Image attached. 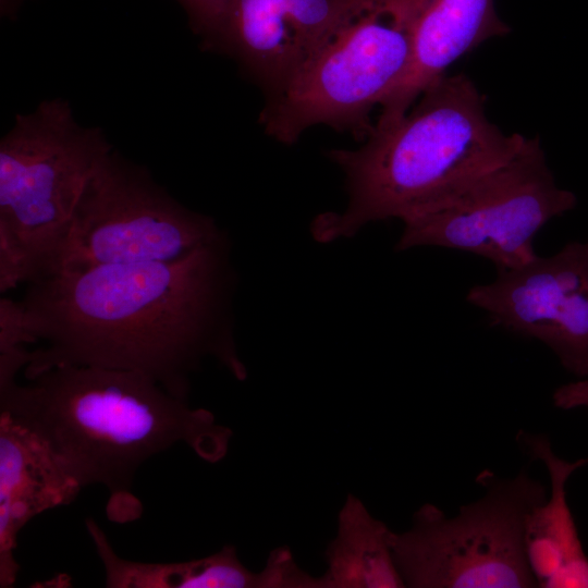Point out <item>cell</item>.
Instances as JSON below:
<instances>
[{
    "instance_id": "1",
    "label": "cell",
    "mask_w": 588,
    "mask_h": 588,
    "mask_svg": "<svg viewBox=\"0 0 588 588\" xmlns=\"http://www.w3.org/2000/svg\"><path fill=\"white\" fill-rule=\"evenodd\" d=\"M224 240L168 261L58 268L19 301L29 345L23 375L60 365L144 372L187 399L206 356L244 379L228 318Z\"/></svg>"
},
{
    "instance_id": "2",
    "label": "cell",
    "mask_w": 588,
    "mask_h": 588,
    "mask_svg": "<svg viewBox=\"0 0 588 588\" xmlns=\"http://www.w3.org/2000/svg\"><path fill=\"white\" fill-rule=\"evenodd\" d=\"M23 377L0 376V411L41 434L83 488L106 487L113 520L140 515L132 482L154 455L180 442L209 463L228 452L230 428L144 372L60 365Z\"/></svg>"
},
{
    "instance_id": "3",
    "label": "cell",
    "mask_w": 588,
    "mask_h": 588,
    "mask_svg": "<svg viewBox=\"0 0 588 588\" xmlns=\"http://www.w3.org/2000/svg\"><path fill=\"white\" fill-rule=\"evenodd\" d=\"M485 100L468 76L445 74L359 147L329 151L345 175L348 203L344 212L315 220L316 238L331 242L369 222L434 209L513 157L527 137L502 132Z\"/></svg>"
},
{
    "instance_id": "4",
    "label": "cell",
    "mask_w": 588,
    "mask_h": 588,
    "mask_svg": "<svg viewBox=\"0 0 588 588\" xmlns=\"http://www.w3.org/2000/svg\"><path fill=\"white\" fill-rule=\"evenodd\" d=\"M113 150L56 97L17 113L0 140V291L50 272L90 177Z\"/></svg>"
},
{
    "instance_id": "5",
    "label": "cell",
    "mask_w": 588,
    "mask_h": 588,
    "mask_svg": "<svg viewBox=\"0 0 588 588\" xmlns=\"http://www.w3.org/2000/svg\"><path fill=\"white\" fill-rule=\"evenodd\" d=\"M426 0H365L344 25L274 96L259 124L282 144L326 125L363 142L371 111L405 74Z\"/></svg>"
},
{
    "instance_id": "6",
    "label": "cell",
    "mask_w": 588,
    "mask_h": 588,
    "mask_svg": "<svg viewBox=\"0 0 588 588\" xmlns=\"http://www.w3.org/2000/svg\"><path fill=\"white\" fill-rule=\"evenodd\" d=\"M486 494L448 517L424 504L407 531L393 532L392 549L405 587H537L525 549L528 513L547 500L546 487L523 469L500 479L483 470Z\"/></svg>"
},
{
    "instance_id": "7",
    "label": "cell",
    "mask_w": 588,
    "mask_h": 588,
    "mask_svg": "<svg viewBox=\"0 0 588 588\" xmlns=\"http://www.w3.org/2000/svg\"><path fill=\"white\" fill-rule=\"evenodd\" d=\"M574 193L556 184L539 137L443 205L403 221L396 249L438 246L491 261L497 271L537 256L534 240L574 209Z\"/></svg>"
},
{
    "instance_id": "8",
    "label": "cell",
    "mask_w": 588,
    "mask_h": 588,
    "mask_svg": "<svg viewBox=\"0 0 588 588\" xmlns=\"http://www.w3.org/2000/svg\"><path fill=\"white\" fill-rule=\"evenodd\" d=\"M222 238L212 218L113 149L85 187L52 270L177 260Z\"/></svg>"
},
{
    "instance_id": "9",
    "label": "cell",
    "mask_w": 588,
    "mask_h": 588,
    "mask_svg": "<svg viewBox=\"0 0 588 588\" xmlns=\"http://www.w3.org/2000/svg\"><path fill=\"white\" fill-rule=\"evenodd\" d=\"M466 299L493 326L540 341L566 370L588 378V241L500 270Z\"/></svg>"
},
{
    "instance_id": "10",
    "label": "cell",
    "mask_w": 588,
    "mask_h": 588,
    "mask_svg": "<svg viewBox=\"0 0 588 588\" xmlns=\"http://www.w3.org/2000/svg\"><path fill=\"white\" fill-rule=\"evenodd\" d=\"M365 0H232L205 51L232 59L267 99L277 95Z\"/></svg>"
},
{
    "instance_id": "11",
    "label": "cell",
    "mask_w": 588,
    "mask_h": 588,
    "mask_svg": "<svg viewBox=\"0 0 588 588\" xmlns=\"http://www.w3.org/2000/svg\"><path fill=\"white\" fill-rule=\"evenodd\" d=\"M82 485L37 431L0 411V587H13L17 536L42 512L72 503Z\"/></svg>"
},
{
    "instance_id": "12",
    "label": "cell",
    "mask_w": 588,
    "mask_h": 588,
    "mask_svg": "<svg viewBox=\"0 0 588 588\" xmlns=\"http://www.w3.org/2000/svg\"><path fill=\"white\" fill-rule=\"evenodd\" d=\"M510 30L498 15L494 0H426L415 26L407 70L380 105L375 125L401 119L454 61Z\"/></svg>"
},
{
    "instance_id": "13",
    "label": "cell",
    "mask_w": 588,
    "mask_h": 588,
    "mask_svg": "<svg viewBox=\"0 0 588 588\" xmlns=\"http://www.w3.org/2000/svg\"><path fill=\"white\" fill-rule=\"evenodd\" d=\"M518 443L549 473L550 497L536 505L525 522V549L537 583L542 588H588V556L567 504L566 483L588 458L565 461L554 454L547 437L520 431Z\"/></svg>"
},
{
    "instance_id": "14",
    "label": "cell",
    "mask_w": 588,
    "mask_h": 588,
    "mask_svg": "<svg viewBox=\"0 0 588 588\" xmlns=\"http://www.w3.org/2000/svg\"><path fill=\"white\" fill-rule=\"evenodd\" d=\"M393 532L350 494L324 553L327 571L319 577L320 588L405 587L394 560Z\"/></svg>"
},
{
    "instance_id": "15",
    "label": "cell",
    "mask_w": 588,
    "mask_h": 588,
    "mask_svg": "<svg viewBox=\"0 0 588 588\" xmlns=\"http://www.w3.org/2000/svg\"><path fill=\"white\" fill-rule=\"evenodd\" d=\"M184 10L192 32L200 42L219 26L232 0H175Z\"/></svg>"
},
{
    "instance_id": "16",
    "label": "cell",
    "mask_w": 588,
    "mask_h": 588,
    "mask_svg": "<svg viewBox=\"0 0 588 588\" xmlns=\"http://www.w3.org/2000/svg\"><path fill=\"white\" fill-rule=\"evenodd\" d=\"M552 400L561 409L588 408V378L559 387Z\"/></svg>"
}]
</instances>
